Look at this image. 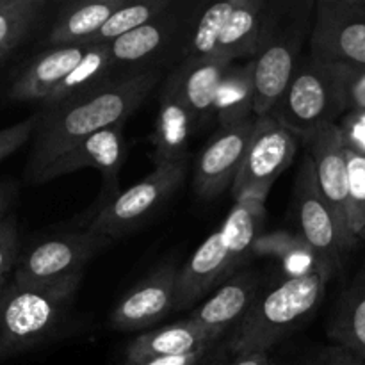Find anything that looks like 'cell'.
I'll return each mask as SVG.
<instances>
[{
	"instance_id": "6da1fadb",
	"label": "cell",
	"mask_w": 365,
	"mask_h": 365,
	"mask_svg": "<svg viewBox=\"0 0 365 365\" xmlns=\"http://www.w3.org/2000/svg\"><path fill=\"white\" fill-rule=\"evenodd\" d=\"M160 78V71L121 75L77 96L38 110L32 148L25 168L31 184L43 170L103 128L125 125L143 106Z\"/></svg>"
},
{
	"instance_id": "7a4b0ae2",
	"label": "cell",
	"mask_w": 365,
	"mask_h": 365,
	"mask_svg": "<svg viewBox=\"0 0 365 365\" xmlns=\"http://www.w3.org/2000/svg\"><path fill=\"white\" fill-rule=\"evenodd\" d=\"M266 200L245 198L234 203L227 220L192 253L178 274L175 310L198 303L212 289L230 280L252 257L266 221Z\"/></svg>"
},
{
	"instance_id": "3957f363",
	"label": "cell",
	"mask_w": 365,
	"mask_h": 365,
	"mask_svg": "<svg viewBox=\"0 0 365 365\" xmlns=\"http://www.w3.org/2000/svg\"><path fill=\"white\" fill-rule=\"evenodd\" d=\"M316 2H267L266 20L255 56L253 71V114L273 113L289 82L298 70L302 46L310 38Z\"/></svg>"
},
{
	"instance_id": "277c9868",
	"label": "cell",
	"mask_w": 365,
	"mask_h": 365,
	"mask_svg": "<svg viewBox=\"0 0 365 365\" xmlns=\"http://www.w3.org/2000/svg\"><path fill=\"white\" fill-rule=\"evenodd\" d=\"M331 277L330 271L314 264L267 289L235 328L230 341L232 353L237 356L269 351L316 310Z\"/></svg>"
},
{
	"instance_id": "5b68a950",
	"label": "cell",
	"mask_w": 365,
	"mask_h": 365,
	"mask_svg": "<svg viewBox=\"0 0 365 365\" xmlns=\"http://www.w3.org/2000/svg\"><path fill=\"white\" fill-rule=\"evenodd\" d=\"M82 274L50 285L11 282L0 303V360L46 344L73 305Z\"/></svg>"
},
{
	"instance_id": "8992f818",
	"label": "cell",
	"mask_w": 365,
	"mask_h": 365,
	"mask_svg": "<svg viewBox=\"0 0 365 365\" xmlns=\"http://www.w3.org/2000/svg\"><path fill=\"white\" fill-rule=\"evenodd\" d=\"M344 110V95L334 64L310 57L298 66L271 114L294 138L309 143L321 127L335 123Z\"/></svg>"
},
{
	"instance_id": "52a82bcc",
	"label": "cell",
	"mask_w": 365,
	"mask_h": 365,
	"mask_svg": "<svg viewBox=\"0 0 365 365\" xmlns=\"http://www.w3.org/2000/svg\"><path fill=\"white\" fill-rule=\"evenodd\" d=\"M294 200L303 241L312 252L316 264L335 274L356 242L346 234L321 192L310 153L303 159L294 180Z\"/></svg>"
},
{
	"instance_id": "ba28073f",
	"label": "cell",
	"mask_w": 365,
	"mask_h": 365,
	"mask_svg": "<svg viewBox=\"0 0 365 365\" xmlns=\"http://www.w3.org/2000/svg\"><path fill=\"white\" fill-rule=\"evenodd\" d=\"M189 160L157 166L145 180L120 192L118 198L93 214L89 230L109 239H118L135 230L148 216L177 192L187 175Z\"/></svg>"
},
{
	"instance_id": "9c48e42d",
	"label": "cell",
	"mask_w": 365,
	"mask_h": 365,
	"mask_svg": "<svg viewBox=\"0 0 365 365\" xmlns=\"http://www.w3.org/2000/svg\"><path fill=\"white\" fill-rule=\"evenodd\" d=\"M113 239L86 230L45 239L18 259L13 282L18 285H50L84 274L89 260Z\"/></svg>"
},
{
	"instance_id": "30bf717a",
	"label": "cell",
	"mask_w": 365,
	"mask_h": 365,
	"mask_svg": "<svg viewBox=\"0 0 365 365\" xmlns=\"http://www.w3.org/2000/svg\"><path fill=\"white\" fill-rule=\"evenodd\" d=\"M309 43L319 63L365 66V0H317Z\"/></svg>"
},
{
	"instance_id": "8fae6325",
	"label": "cell",
	"mask_w": 365,
	"mask_h": 365,
	"mask_svg": "<svg viewBox=\"0 0 365 365\" xmlns=\"http://www.w3.org/2000/svg\"><path fill=\"white\" fill-rule=\"evenodd\" d=\"M296 150V138L273 114L257 118L245 163L232 185L235 202L245 198L267 200L277 178L294 160Z\"/></svg>"
},
{
	"instance_id": "7c38bea8",
	"label": "cell",
	"mask_w": 365,
	"mask_h": 365,
	"mask_svg": "<svg viewBox=\"0 0 365 365\" xmlns=\"http://www.w3.org/2000/svg\"><path fill=\"white\" fill-rule=\"evenodd\" d=\"M173 4L163 16L110 43V64L114 77L121 75L159 71L157 64L170 57L178 45H187L191 21L184 20L185 14L177 11Z\"/></svg>"
},
{
	"instance_id": "4fadbf2b",
	"label": "cell",
	"mask_w": 365,
	"mask_h": 365,
	"mask_svg": "<svg viewBox=\"0 0 365 365\" xmlns=\"http://www.w3.org/2000/svg\"><path fill=\"white\" fill-rule=\"evenodd\" d=\"M123 127L125 125H116V127L103 128V130L89 135L81 145L70 150L66 155L50 164L46 170H43L41 175L34 180V185L75 173L82 168H95L102 173L103 178V189L102 195H100V200L103 202L100 209H103L107 203L120 196L118 177H120L125 159H127V143L123 138Z\"/></svg>"
},
{
	"instance_id": "5bb4252c",
	"label": "cell",
	"mask_w": 365,
	"mask_h": 365,
	"mask_svg": "<svg viewBox=\"0 0 365 365\" xmlns=\"http://www.w3.org/2000/svg\"><path fill=\"white\" fill-rule=\"evenodd\" d=\"M257 116L221 127L196 157L195 191L200 198L214 200L232 187L250 148Z\"/></svg>"
},
{
	"instance_id": "9a60e30c",
	"label": "cell",
	"mask_w": 365,
	"mask_h": 365,
	"mask_svg": "<svg viewBox=\"0 0 365 365\" xmlns=\"http://www.w3.org/2000/svg\"><path fill=\"white\" fill-rule=\"evenodd\" d=\"M178 269L175 264H163L145 280L132 287L110 314V327L120 331H135L155 324L175 310Z\"/></svg>"
},
{
	"instance_id": "2e32d148",
	"label": "cell",
	"mask_w": 365,
	"mask_h": 365,
	"mask_svg": "<svg viewBox=\"0 0 365 365\" xmlns=\"http://www.w3.org/2000/svg\"><path fill=\"white\" fill-rule=\"evenodd\" d=\"M344 139V128L337 123L324 125L310 138V157L314 160L321 192L334 209L346 234L359 245L349 223V178Z\"/></svg>"
},
{
	"instance_id": "e0dca14e",
	"label": "cell",
	"mask_w": 365,
	"mask_h": 365,
	"mask_svg": "<svg viewBox=\"0 0 365 365\" xmlns=\"http://www.w3.org/2000/svg\"><path fill=\"white\" fill-rule=\"evenodd\" d=\"M89 45L48 48L29 61L16 73L7 96L14 102H39L48 98L56 86L84 59Z\"/></svg>"
},
{
	"instance_id": "ac0fdd59",
	"label": "cell",
	"mask_w": 365,
	"mask_h": 365,
	"mask_svg": "<svg viewBox=\"0 0 365 365\" xmlns=\"http://www.w3.org/2000/svg\"><path fill=\"white\" fill-rule=\"evenodd\" d=\"M230 66V61L217 57H189L168 77L198 125L214 114L217 91Z\"/></svg>"
},
{
	"instance_id": "d6986e66",
	"label": "cell",
	"mask_w": 365,
	"mask_h": 365,
	"mask_svg": "<svg viewBox=\"0 0 365 365\" xmlns=\"http://www.w3.org/2000/svg\"><path fill=\"white\" fill-rule=\"evenodd\" d=\"M223 335L221 330L203 327L192 319L170 324L160 330L146 331L125 349V365H135L163 356H178L212 346Z\"/></svg>"
},
{
	"instance_id": "ffe728a7",
	"label": "cell",
	"mask_w": 365,
	"mask_h": 365,
	"mask_svg": "<svg viewBox=\"0 0 365 365\" xmlns=\"http://www.w3.org/2000/svg\"><path fill=\"white\" fill-rule=\"evenodd\" d=\"M159 114L153 130V164H175L189 160V141L198 127L191 110L185 107L173 86L166 81L159 96Z\"/></svg>"
},
{
	"instance_id": "44dd1931",
	"label": "cell",
	"mask_w": 365,
	"mask_h": 365,
	"mask_svg": "<svg viewBox=\"0 0 365 365\" xmlns=\"http://www.w3.org/2000/svg\"><path fill=\"white\" fill-rule=\"evenodd\" d=\"M259 274L253 271L235 273L230 280L217 287L207 302L192 310L189 319L196 321L203 327L221 330L225 334L228 328L245 319L255 299L259 298Z\"/></svg>"
},
{
	"instance_id": "7402d4cb",
	"label": "cell",
	"mask_w": 365,
	"mask_h": 365,
	"mask_svg": "<svg viewBox=\"0 0 365 365\" xmlns=\"http://www.w3.org/2000/svg\"><path fill=\"white\" fill-rule=\"evenodd\" d=\"M128 0H93L68 4L50 27L45 43L48 48L89 45L106 21Z\"/></svg>"
},
{
	"instance_id": "603a6c76",
	"label": "cell",
	"mask_w": 365,
	"mask_h": 365,
	"mask_svg": "<svg viewBox=\"0 0 365 365\" xmlns=\"http://www.w3.org/2000/svg\"><path fill=\"white\" fill-rule=\"evenodd\" d=\"M328 337L365 362V264L339 296Z\"/></svg>"
},
{
	"instance_id": "cb8c5ba5",
	"label": "cell",
	"mask_w": 365,
	"mask_h": 365,
	"mask_svg": "<svg viewBox=\"0 0 365 365\" xmlns=\"http://www.w3.org/2000/svg\"><path fill=\"white\" fill-rule=\"evenodd\" d=\"M266 0H237L234 13L228 18L214 57L234 63L235 59L255 56L266 20Z\"/></svg>"
},
{
	"instance_id": "d4e9b609",
	"label": "cell",
	"mask_w": 365,
	"mask_h": 365,
	"mask_svg": "<svg viewBox=\"0 0 365 365\" xmlns=\"http://www.w3.org/2000/svg\"><path fill=\"white\" fill-rule=\"evenodd\" d=\"M114 78L109 45H91L84 59L56 86L41 107L53 106Z\"/></svg>"
},
{
	"instance_id": "484cf974",
	"label": "cell",
	"mask_w": 365,
	"mask_h": 365,
	"mask_svg": "<svg viewBox=\"0 0 365 365\" xmlns=\"http://www.w3.org/2000/svg\"><path fill=\"white\" fill-rule=\"evenodd\" d=\"M221 127L241 123L253 118V71L252 61L242 66H230L217 91L216 107H214Z\"/></svg>"
},
{
	"instance_id": "4316f807",
	"label": "cell",
	"mask_w": 365,
	"mask_h": 365,
	"mask_svg": "<svg viewBox=\"0 0 365 365\" xmlns=\"http://www.w3.org/2000/svg\"><path fill=\"white\" fill-rule=\"evenodd\" d=\"M173 2L170 0H139V2H127L121 9H118L109 20L106 21L98 34L91 39V45H110L114 39L150 24L163 16Z\"/></svg>"
},
{
	"instance_id": "83f0119b",
	"label": "cell",
	"mask_w": 365,
	"mask_h": 365,
	"mask_svg": "<svg viewBox=\"0 0 365 365\" xmlns=\"http://www.w3.org/2000/svg\"><path fill=\"white\" fill-rule=\"evenodd\" d=\"M237 0H221L210 4L189 31L184 59L189 57H214L217 41L221 38L228 18L234 13Z\"/></svg>"
},
{
	"instance_id": "f1b7e54d",
	"label": "cell",
	"mask_w": 365,
	"mask_h": 365,
	"mask_svg": "<svg viewBox=\"0 0 365 365\" xmlns=\"http://www.w3.org/2000/svg\"><path fill=\"white\" fill-rule=\"evenodd\" d=\"M43 0H0V53L9 56L38 24Z\"/></svg>"
},
{
	"instance_id": "f546056e",
	"label": "cell",
	"mask_w": 365,
	"mask_h": 365,
	"mask_svg": "<svg viewBox=\"0 0 365 365\" xmlns=\"http://www.w3.org/2000/svg\"><path fill=\"white\" fill-rule=\"evenodd\" d=\"M344 152L349 178V223L360 242L365 239V150L346 138Z\"/></svg>"
},
{
	"instance_id": "4dcf8cb0",
	"label": "cell",
	"mask_w": 365,
	"mask_h": 365,
	"mask_svg": "<svg viewBox=\"0 0 365 365\" xmlns=\"http://www.w3.org/2000/svg\"><path fill=\"white\" fill-rule=\"evenodd\" d=\"M334 68L341 82L346 110L365 114V66L334 64Z\"/></svg>"
},
{
	"instance_id": "1f68e13d",
	"label": "cell",
	"mask_w": 365,
	"mask_h": 365,
	"mask_svg": "<svg viewBox=\"0 0 365 365\" xmlns=\"http://www.w3.org/2000/svg\"><path fill=\"white\" fill-rule=\"evenodd\" d=\"M294 253L312 255L303 237L298 239L289 234H271L269 237L260 235L252 250V257H277V259L285 260V262H289V259H292Z\"/></svg>"
},
{
	"instance_id": "d6a6232c",
	"label": "cell",
	"mask_w": 365,
	"mask_h": 365,
	"mask_svg": "<svg viewBox=\"0 0 365 365\" xmlns=\"http://www.w3.org/2000/svg\"><path fill=\"white\" fill-rule=\"evenodd\" d=\"M20 259V235L13 214L0 223V282L7 280Z\"/></svg>"
},
{
	"instance_id": "836d02e7",
	"label": "cell",
	"mask_w": 365,
	"mask_h": 365,
	"mask_svg": "<svg viewBox=\"0 0 365 365\" xmlns=\"http://www.w3.org/2000/svg\"><path fill=\"white\" fill-rule=\"evenodd\" d=\"M36 125H38V114H32V116L20 121V123L0 128V163L9 155H13L25 143L31 141L32 134L36 130Z\"/></svg>"
},
{
	"instance_id": "e575fe53",
	"label": "cell",
	"mask_w": 365,
	"mask_h": 365,
	"mask_svg": "<svg viewBox=\"0 0 365 365\" xmlns=\"http://www.w3.org/2000/svg\"><path fill=\"white\" fill-rule=\"evenodd\" d=\"M309 365H365V362L342 346L334 344L321 349Z\"/></svg>"
},
{
	"instance_id": "d590c367",
	"label": "cell",
	"mask_w": 365,
	"mask_h": 365,
	"mask_svg": "<svg viewBox=\"0 0 365 365\" xmlns=\"http://www.w3.org/2000/svg\"><path fill=\"white\" fill-rule=\"evenodd\" d=\"M210 348H212V346H205V348H200L196 349V351L185 353V355L163 356V359L148 360V362L135 364V365H198L203 362V359H205Z\"/></svg>"
},
{
	"instance_id": "8d00e7d4",
	"label": "cell",
	"mask_w": 365,
	"mask_h": 365,
	"mask_svg": "<svg viewBox=\"0 0 365 365\" xmlns=\"http://www.w3.org/2000/svg\"><path fill=\"white\" fill-rule=\"evenodd\" d=\"M16 196H18L16 182L7 180V178H0V223H2V221L11 214V207H13Z\"/></svg>"
},
{
	"instance_id": "74e56055",
	"label": "cell",
	"mask_w": 365,
	"mask_h": 365,
	"mask_svg": "<svg viewBox=\"0 0 365 365\" xmlns=\"http://www.w3.org/2000/svg\"><path fill=\"white\" fill-rule=\"evenodd\" d=\"M228 365H273V360L267 353H248V355H237L234 362Z\"/></svg>"
},
{
	"instance_id": "f35d334b",
	"label": "cell",
	"mask_w": 365,
	"mask_h": 365,
	"mask_svg": "<svg viewBox=\"0 0 365 365\" xmlns=\"http://www.w3.org/2000/svg\"><path fill=\"white\" fill-rule=\"evenodd\" d=\"M7 285H9V282H7V280H2V282H0V303H2V298H4V292H6Z\"/></svg>"
},
{
	"instance_id": "ab89813d",
	"label": "cell",
	"mask_w": 365,
	"mask_h": 365,
	"mask_svg": "<svg viewBox=\"0 0 365 365\" xmlns=\"http://www.w3.org/2000/svg\"><path fill=\"white\" fill-rule=\"evenodd\" d=\"M7 57H9V56H6V53H0V63H4V61H6Z\"/></svg>"
}]
</instances>
